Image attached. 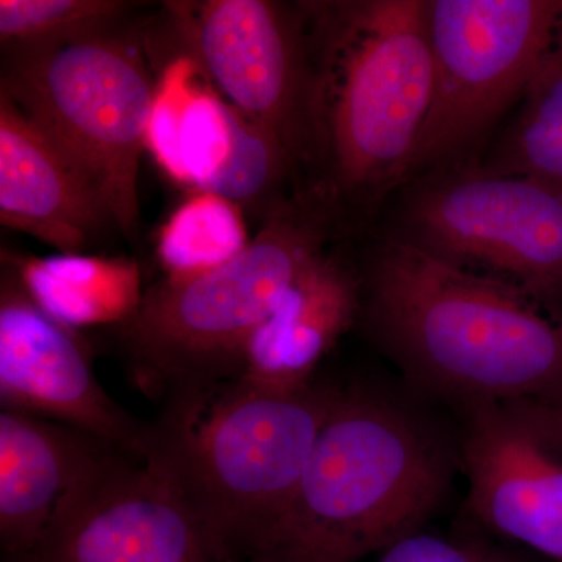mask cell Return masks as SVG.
I'll return each mask as SVG.
<instances>
[{
	"label": "cell",
	"mask_w": 562,
	"mask_h": 562,
	"mask_svg": "<svg viewBox=\"0 0 562 562\" xmlns=\"http://www.w3.org/2000/svg\"><path fill=\"white\" fill-rule=\"evenodd\" d=\"M430 113L412 166L458 149L527 94L562 40L557 0H431Z\"/></svg>",
	"instance_id": "52a82bcc"
},
{
	"label": "cell",
	"mask_w": 562,
	"mask_h": 562,
	"mask_svg": "<svg viewBox=\"0 0 562 562\" xmlns=\"http://www.w3.org/2000/svg\"><path fill=\"white\" fill-rule=\"evenodd\" d=\"M0 224L70 255L120 232L76 166L2 92Z\"/></svg>",
	"instance_id": "4fadbf2b"
},
{
	"label": "cell",
	"mask_w": 562,
	"mask_h": 562,
	"mask_svg": "<svg viewBox=\"0 0 562 562\" xmlns=\"http://www.w3.org/2000/svg\"><path fill=\"white\" fill-rule=\"evenodd\" d=\"M161 32L217 95L290 151L305 146L308 61L301 7L272 0L166 2Z\"/></svg>",
	"instance_id": "9c48e42d"
},
{
	"label": "cell",
	"mask_w": 562,
	"mask_h": 562,
	"mask_svg": "<svg viewBox=\"0 0 562 562\" xmlns=\"http://www.w3.org/2000/svg\"><path fill=\"white\" fill-rule=\"evenodd\" d=\"M0 403L95 436L143 457L150 425L133 419L103 390L87 346L33 301L16 268L0 271Z\"/></svg>",
	"instance_id": "8fae6325"
},
{
	"label": "cell",
	"mask_w": 562,
	"mask_h": 562,
	"mask_svg": "<svg viewBox=\"0 0 562 562\" xmlns=\"http://www.w3.org/2000/svg\"><path fill=\"white\" fill-rule=\"evenodd\" d=\"M114 449L117 447L61 422L2 409V558L31 549L46 530L61 498Z\"/></svg>",
	"instance_id": "5bb4252c"
},
{
	"label": "cell",
	"mask_w": 562,
	"mask_h": 562,
	"mask_svg": "<svg viewBox=\"0 0 562 562\" xmlns=\"http://www.w3.org/2000/svg\"><path fill=\"white\" fill-rule=\"evenodd\" d=\"M228 109L231 150L203 191L221 195L238 206L246 220L258 221L261 225L281 202L286 201L280 195V188L294 171V161L277 136L231 105Z\"/></svg>",
	"instance_id": "ac0fdd59"
},
{
	"label": "cell",
	"mask_w": 562,
	"mask_h": 562,
	"mask_svg": "<svg viewBox=\"0 0 562 562\" xmlns=\"http://www.w3.org/2000/svg\"><path fill=\"white\" fill-rule=\"evenodd\" d=\"M541 303L413 243L390 244L368 281L369 319L392 357L461 406L562 394V319Z\"/></svg>",
	"instance_id": "7a4b0ae2"
},
{
	"label": "cell",
	"mask_w": 562,
	"mask_h": 562,
	"mask_svg": "<svg viewBox=\"0 0 562 562\" xmlns=\"http://www.w3.org/2000/svg\"><path fill=\"white\" fill-rule=\"evenodd\" d=\"M361 302L357 271L325 250L255 333L239 379L281 391L312 383L322 358L357 321Z\"/></svg>",
	"instance_id": "9a60e30c"
},
{
	"label": "cell",
	"mask_w": 562,
	"mask_h": 562,
	"mask_svg": "<svg viewBox=\"0 0 562 562\" xmlns=\"http://www.w3.org/2000/svg\"><path fill=\"white\" fill-rule=\"evenodd\" d=\"M131 0H0L2 50L57 46L135 24Z\"/></svg>",
	"instance_id": "d6986e66"
},
{
	"label": "cell",
	"mask_w": 562,
	"mask_h": 562,
	"mask_svg": "<svg viewBox=\"0 0 562 562\" xmlns=\"http://www.w3.org/2000/svg\"><path fill=\"white\" fill-rule=\"evenodd\" d=\"M335 224L305 194L281 202L246 249L191 279L157 281L113 335L140 390L176 395L238 380L258 328L325 251Z\"/></svg>",
	"instance_id": "5b68a950"
},
{
	"label": "cell",
	"mask_w": 562,
	"mask_h": 562,
	"mask_svg": "<svg viewBox=\"0 0 562 562\" xmlns=\"http://www.w3.org/2000/svg\"><path fill=\"white\" fill-rule=\"evenodd\" d=\"M462 408L465 508L487 530L562 562V447L513 402Z\"/></svg>",
	"instance_id": "7c38bea8"
},
{
	"label": "cell",
	"mask_w": 562,
	"mask_h": 562,
	"mask_svg": "<svg viewBox=\"0 0 562 562\" xmlns=\"http://www.w3.org/2000/svg\"><path fill=\"white\" fill-rule=\"evenodd\" d=\"M513 403L543 435L562 447V394Z\"/></svg>",
	"instance_id": "603a6c76"
},
{
	"label": "cell",
	"mask_w": 562,
	"mask_h": 562,
	"mask_svg": "<svg viewBox=\"0 0 562 562\" xmlns=\"http://www.w3.org/2000/svg\"><path fill=\"white\" fill-rule=\"evenodd\" d=\"M341 387L238 379L168 398L143 457L183 492L239 562L279 522Z\"/></svg>",
	"instance_id": "277c9868"
},
{
	"label": "cell",
	"mask_w": 562,
	"mask_h": 562,
	"mask_svg": "<svg viewBox=\"0 0 562 562\" xmlns=\"http://www.w3.org/2000/svg\"><path fill=\"white\" fill-rule=\"evenodd\" d=\"M453 457L419 414L369 387H341L286 512L244 562H358L441 508Z\"/></svg>",
	"instance_id": "3957f363"
},
{
	"label": "cell",
	"mask_w": 562,
	"mask_h": 562,
	"mask_svg": "<svg viewBox=\"0 0 562 562\" xmlns=\"http://www.w3.org/2000/svg\"><path fill=\"white\" fill-rule=\"evenodd\" d=\"M194 63L184 88L180 116V146L188 180L203 190L231 150V109L209 83H194Z\"/></svg>",
	"instance_id": "44dd1931"
},
{
	"label": "cell",
	"mask_w": 562,
	"mask_h": 562,
	"mask_svg": "<svg viewBox=\"0 0 562 562\" xmlns=\"http://www.w3.org/2000/svg\"><path fill=\"white\" fill-rule=\"evenodd\" d=\"M250 239L238 206L213 192L195 190L161 228L158 261L168 279H191L232 260Z\"/></svg>",
	"instance_id": "e0dca14e"
},
{
	"label": "cell",
	"mask_w": 562,
	"mask_h": 562,
	"mask_svg": "<svg viewBox=\"0 0 562 562\" xmlns=\"http://www.w3.org/2000/svg\"><path fill=\"white\" fill-rule=\"evenodd\" d=\"M2 562H239L160 468L114 449L58 503L31 549Z\"/></svg>",
	"instance_id": "ba28073f"
},
{
	"label": "cell",
	"mask_w": 562,
	"mask_h": 562,
	"mask_svg": "<svg viewBox=\"0 0 562 562\" xmlns=\"http://www.w3.org/2000/svg\"><path fill=\"white\" fill-rule=\"evenodd\" d=\"M308 94L301 166L338 224L346 202L412 168L435 90L427 2L301 3ZM299 166V168H301Z\"/></svg>",
	"instance_id": "6da1fadb"
},
{
	"label": "cell",
	"mask_w": 562,
	"mask_h": 562,
	"mask_svg": "<svg viewBox=\"0 0 562 562\" xmlns=\"http://www.w3.org/2000/svg\"><path fill=\"white\" fill-rule=\"evenodd\" d=\"M33 301L66 327L121 324L139 305V269L117 258L58 254L20 257L2 250Z\"/></svg>",
	"instance_id": "2e32d148"
},
{
	"label": "cell",
	"mask_w": 562,
	"mask_h": 562,
	"mask_svg": "<svg viewBox=\"0 0 562 562\" xmlns=\"http://www.w3.org/2000/svg\"><path fill=\"white\" fill-rule=\"evenodd\" d=\"M497 173L527 177L562 194V40L528 88Z\"/></svg>",
	"instance_id": "ffe728a7"
},
{
	"label": "cell",
	"mask_w": 562,
	"mask_h": 562,
	"mask_svg": "<svg viewBox=\"0 0 562 562\" xmlns=\"http://www.w3.org/2000/svg\"><path fill=\"white\" fill-rule=\"evenodd\" d=\"M412 222L422 247L482 266L541 302L562 297V194L527 177L486 173L422 195Z\"/></svg>",
	"instance_id": "30bf717a"
},
{
	"label": "cell",
	"mask_w": 562,
	"mask_h": 562,
	"mask_svg": "<svg viewBox=\"0 0 562 562\" xmlns=\"http://www.w3.org/2000/svg\"><path fill=\"white\" fill-rule=\"evenodd\" d=\"M379 562H520L519 558L486 542L439 536H405L384 550Z\"/></svg>",
	"instance_id": "7402d4cb"
},
{
	"label": "cell",
	"mask_w": 562,
	"mask_h": 562,
	"mask_svg": "<svg viewBox=\"0 0 562 562\" xmlns=\"http://www.w3.org/2000/svg\"><path fill=\"white\" fill-rule=\"evenodd\" d=\"M0 68V92L76 166L121 235L136 238L140 157L157 92L144 24L2 50Z\"/></svg>",
	"instance_id": "8992f818"
}]
</instances>
